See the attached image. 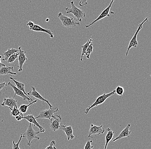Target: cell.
I'll return each instance as SVG.
<instances>
[{
	"label": "cell",
	"mask_w": 151,
	"mask_h": 149,
	"mask_svg": "<svg viewBox=\"0 0 151 149\" xmlns=\"http://www.w3.org/2000/svg\"><path fill=\"white\" fill-rule=\"evenodd\" d=\"M15 117V119L17 120L20 121H21L23 119V114L21 112H19Z\"/></svg>",
	"instance_id": "cell-30"
},
{
	"label": "cell",
	"mask_w": 151,
	"mask_h": 149,
	"mask_svg": "<svg viewBox=\"0 0 151 149\" xmlns=\"http://www.w3.org/2000/svg\"><path fill=\"white\" fill-rule=\"evenodd\" d=\"M8 74L17 75V73L14 72V67L4 66L0 68V76H7Z\"/></svg>",
	"instance_id": "cell-18"
},
{
	"label": "cell",
	"mask_w": 151,
	"mask_h": 149,
	"mask_svg": "<svg viewBox=\"0 0 151 149\" xmlns=\"http://www.w3.org/2000/svg\"><path fill=\"white\" fill-rule=\"evenodd\" d=\"M55 145V140H52L51 142L50 143V145L46 148L45 149H57L55 147L54 145Z\"/></svg>",
	"instance_id": "cell-31"
},
{
	"label": "cell",
	"mask_w": 151,
	"mask_h": 149,
	"mask_svg": "<svg viewBox=\"0 0 151 149\" xmlns=\"http://www.w3.org/2000/svg\"><path fill=\"white\" fill-rule=\"evenodd\" d=\"M31 88L32 89V91H29L28 93H27V95L28 96H32L35 98H36L40 100L42 102V103L46 102L50 106V108H52V106L50 104V103L49 101H47V100L43 98L39 93L37 92V91L36 90L34 86H31Z\"/></svg>",
	"instance_id": "cell-13"
},
{
	"label": "cell",
	"mask_w": 151,
	"mask_h": 149,
	"mask_svg": "<svg viewBox=\"0 0 151 149\" xmlns=\"http://www.w3.org/2000/svg\"><path fill=\"white\" fill-rule=\"evenodd\" d=\"M37 100L33 101L32 102L29 103L28 105L22 104V105H21L18 109L19 111V112H21L22 114H25L27 112L28 107L33 104H35L37 102Z\"/></svg>",
	"instance_id": "cell-23"
},
{
	"label": "cell",
	"mask_w": 151,
	"mask_h": 149,
	"mask_svg": "<svg viewBox=\"0 0 151 149\" xmlns=\"http://www.w3.org/2000/svg\"><path fill=\"white\" fill-rule=\"evenodd\" d=\"M93 49V43H91L90 44L89 46H88V48L87 49L84 55L88 59H89L90 58V56L91 53H92Z\"/></svg>",
	"instance_id": "cell-24"
},
{
	"label": "cell",
	"mask_w": 151,
	"mask_h": 149,
	"mask_svg": "<svg viewBox=\"0 0 151 149\" xmlns=\"http://www.w3.org/2000/svg\"><path fill=\"white\" fill-rule=\"evenodd\" d=\"M27 25L29 27V30L35 31V32H43L46 33L50 35L51 38H53L54 34L51 30L43 29L41 26H39L37 24H35L33 22L31 21L28 22V23L27 24Z\"/></svg>",
	"instance_id": "cell-7"
},
{
	"label": "cell",
	"mask_w": 151,
	"mask_h": 149,
	"mask_svg": "<svg viewBox=\"0 0 151 149\" xmlns=\"http://www.w3.org/2000/svg\"><path fill=\"white\" fill-rule=\"evenodd\" d=\"M48 21H49V19H46V22H48Z\"/></svg>",
	"instance_id": "cell-34"
},
{
	"label": "cell",
	"mask_w": 151,
	"mask_h": 149,
	"mask_svg": "<svg viewBox=\"0 0 151 149\" xmlns=\"http://www.w3.org/2000/svg\"><path fill=\"white\" fill-rule=\"evenodd\" d=\"M59 111L58 107H52L48 110H43L40 111L37 117L35 118L36 119H46L51 120L54 116L55 113Z\"/></svg>",
	"instance_id": "cell-6"
},
{
	"label": "cell",
	"mask_w": 151,
	"mask_h": 149,
	"mask_svg": "<svg viewBox=\"0 0 151 149\" xmlns=\"http://www.w3.org/2000/svg\"><path fill=\"white\" fill-rule=\"evenodd\" d=\"M115 132L112 131L110 128H108L107 129V134L105 136L106 138V143L105 145L104 149H106L107 145L109 143V141L113 139V136H114Z\"/></svg>",
	"instance_id": "cell-19"
},
{
	"label": "cell",
	"mask_w": 151,
	"mask_h": 149,
	"mask_svg": "<svg viewBox=\"0 0 151 149\" xmlns=\"http://www.w3.org/2000/svg\"><path fill=\"white\" fill-rule=\"evenodd\" d=\"M44 131H39L38 132H35L33 130L32 124L30 123L28 125V128L26 130V132L24 134H22V138H26L28 140V143L27 145L28 146H31V142L33 139H36L39 140L40 137L37 136L40 133L44 132Z\"/></svg>",
	"instance_id": "cell-3"
},
{
	"label": "cell",
	"mask_w": 151,
	"mask_h": 149,
	"mask_svg": "<svg viewBox=\"0 0 151 149\" xmlns=\"http://www.w3.org/2000/svg\"><path fill=\"white\" fill-rule=\"evenodd\" d=\"M59 130H63L65 133L68 140L74 139V136L73 135V130L71 126L66 125H61L59 127Z\"/></svg>",
	"instance_id": "cell-15"
},
{
	"label": "cell",
	"mask_w": 151,
	"mask_h": 149,
	"mask_svg": "<svg viewBox=\"0 0 151 149\" xmlns=\"http://www.w3.org/2000/svg\"><path fill=\"white\" fill-rule=\"evenodd\" d=\"M93 141L92 140H88L86 144L84 147V149H92L93 148V146H91V143Z\"/></svg>",
	"instance_id": "cell-29"
},
{
	"label": "cell",
	"mask_w": 151,
	"mask_h": 149,
	"mask_svg": "<svg viewBox=\"0 0 151 149\" xmlns=\"http://www.w3.org/2000/svg\"><path fill=\"white\" fill-rule=\"evenodd\" d=\"M2 56L1 55H0V68L2 67L5 66V64H3L1 63V60Z\"/></svg>",
	"instance_id": "cell-33"
},
{
	"label": "cell",
	"mask_w": 151,
	"mask_h": 149,
	"mask_svg": "<svg viewBox=\"0 0 151 149\" xmlns=\"http://www.w3.org/2000/svg\"><path fill=\"white\" fill-rule=\"evenodd\" d=\"M113 2H114V1H113V0L111 1V3H110L109 5L102 12V13L100 14V15L96 19L93 21V22H92L90 24H88V25H86V28H89V27L93 25L95 22L101 20L104 18L106 17H110V15H109V11H110V9H111V6H112V4H113Z\"/></svg>",
	"instance_id": "cell-8"
},
{
	"label": "cell",
	"mask_w": 151,
	"mask_h": 149,
	"mask_svg": "<svg viewBox=\"0 0 151 149\" xmlns=\"http://www.w3.org/2000/svg\"><path fill=\"white\" fill-rule=\"evenodd\" d=\"M103 125L101 126H98L91 124L90 128L89 134L88 137H91L92 136L99 135L101 134H103L104 133L105 130L103 129Z\"/></svg>",
	"instance_id": "cell-11"
},
{
	"label": "cell",
	"mask_w": 151,
	"mask_h": 149,
	"mask_svg": "<svg viewBox=\"0 0 151 149\" xmlns=\"http://www.w3.org/2000/svg\"><path fill=\"white\" fill-rule=\"evenodd\" d=\"M19 55L18 57V60L19 61V72H21L23 70V66L25 61L27 60V58L26 56V52L24 51L21 49V47H19L18 48Z\"/></svg>",
	"instance_id": "cell-10"
},
{
	"label": "cell",
	"mask_w": 151,
	"mask_h": 149,
	"mask_svg": "<svg viewBox=\"0 0 151 149\" xmlns=\"http://www.w3.org/2000/svg\"><path fill=\"white\" fill-rule=\"evenodd\" d=\"M116 93L115 92V90H113V91H111V92H109V93H104L103 95H101V96H99V97H98L97 99H96L95 101L94 102V103L92 104L91 106H88V108L86 109V111H85V114H88V112L91 109V108H93V107H97L99 106L100 104H102L104 103L105 101H106L108 98L110 97V96H113Z\"/></svg>",
	"instance_id": "cell-4"
},
{
	"label": "cell",
	"mask_w": 151,
	"mask_h": 149,
	"mask_svg": "<svg viewBox=\"0 0 151 149\" xmlns=\"http://www.w3.org/2000/svg\"><path fill=\"white\" fill-rule=\"evenodd\" d=\"M1 106H6L13 109L14 107L17 106V101L14 98L9 97L4 98V101L1 104Z\"/></svg>",
	"instance_id": "cell-14"
},
{
	"label": "cell",
	"mask_w": 151,
	"mask_h": 149,
	"mask_svg": "<svg viewBox=\"0 0 151 149\" xmlns=\"http://www.w3.org/2000/svg\"><path fill=\"white\" fill-rule=\"evenodd\" d=\"M19 54V53L18 52L16 53H15L14 54L12 55H11V56L9 57V58H8L7 61V63H9V64H11V63H14V61L16 60V59L18 58Z\"/></svg>",
	"instance_id": "cell-25"
},
{
	"label": "cell",
	"mask_w": 151,
	"mask_h": 149,
	"mask_svg": "<svg viewBox=\"0 0 151 149\" xmlns=\"http://www.w3.org/2000/svg\"><path fill=\"white\" fill-rule=\"evenodd\" d=\"M52 119L54 120H53L52 119H51L50 127L52 131L55 132L59 130L60 123L62 120V118L59 115H54Z\"/></svg>",
	"instance_id": "cell-12"
},
{
	"label": "cell",
	"mask_w": 151,
	"mask_h": 149,
	"mask_svg": "<svg viewBox=\"0 0 151 149\" xmlns=\"http://www.w3.org/2000/svg\"><path fill=\"white\" fill-rule=\"evenodd\" d=\"M58 16L63 26L66 28H72L80 25V22L74 19L72 17H69L63 15L61 12L58 13Z\"/></svg>",
	"instance_id": "cell-2"
},
{
	"label": "cell",
	"mask_w": 151,
	"mask_h": 149,
	"mask_svg": "<svg viewBox=\"0 0 151 149\" xmlns=\"http://www.w3.org/2000/svg\"><path fill=\"white\" fill-rule=\"evenodd\" d=\"M71 7H66V13L67 14H72L77 19V21L81 22L82 19L86 17V14L83 10L80 9L79 7L76 6L74 4V1H72L70 2Z\"/></svg>",
	"instance_id": "cell-1"
},
{
	"label": "cell",
	"mask_w": 151,
	"mask_h": 149,
	"mask_svg": "<svg viewBox=\"0 0 151 149\" xmlns=\"http://www.w3.org/2000/svg\"><path fill=\"white\" fill-rule=\"evenodd\" d=\"M115 90L116 93L119 96H122L124 93V89L122 87L119 86H117Z\"/></svg>",
	"instance_id": "cell-26"
},
{
	"label": "cell",
	"mask_w": 151,
	"mask_h": 149,
	"mask_svg": "<svg viewBox=\"0 0 151 149\" xmlns=\"http://www.w3.org/2000/svg\"><path fill=\"white\" fill-rule=\"evenodd\" d=\"M6 85H7L6 84V83L5 82L0 83V91L2 90V89L5 86H6Z\"/></svg>",
	"instance_id": "cell-32"
},
{
	"label": "cell",
	"mask_w": 151,
	"mask_h": 149,
	"mask_svg": "<svg viewBox=\"0 0 151 149\" xmlns=\"http://www.w3.org/2000/svg\"><path fill=\"white\" fill-rule=\"evenodd\" d=\"M22 134L20 135V137L19 139L18 142L16 144L15 143V140H14L13 142V149H20L19 147V145L22 139Z\"/></svg>",
	"instance_id": "cell-28"
},
{
	"label": "cell",
	"mask_w": 151,
	"mask_h": 149,
	"mask_svg": "<svg viewBox=\"0 0 151 149\" xmlns=\"http://www.w3.org/2000/svg\"><path fill=\"white\" fill-rule=\"evenodd\" d=\"M9 79L10 80H12L14 82V83L15 84L16 86V87L18 89H19L21 91H22L26 96H28V97H30L27 95V93H26L25 91V87H24V84L23 83H20V82L17 81H16L14 78H13L12 77H9Z\"/></svg>",
	"instance_id": "cell-20"
},
{
	"label": "cell",
	"mask_w": 151,
	"mask_h": 149,
	"mask_svg": "<svg viewBox=\"0 0 151 149\" xmlns=\"http://www.w3.org/2000/svg\"><path fill=\"white\" fill-rule=\"evenodd\" d=\"M7 85L11 87L13 89V90H14V98L16 96H18L22 97V99H23V101H27L29 103H31V101L32 102L33 101V99L32 98L26 96L22 91H21L19 89H18L16 86H15L13 84L11 83L10 82H8Z\"/></svg>",
	"instance_id": "cell-9"
},
{
	"label": "cell",
	"mask_w": 151,
	"mask_h": 149,
	"mask_svg": "<svg viewBox=\"0 0 151 149\" xmlns=\"http://www.w3.org/2000/svg\"><path fill=\"white\" fill-rule=\"evenodd\" d=\"M131 125L130 124H128L125 128L119 134V135L115 139L113 140V142H115L116 141L124 138V137H128L130 136L132 132L130 131L129 129L131 127Z\"/></svg>",
	"instance_id": "cell-16"
},
{
	"label": "cell",
	"mask_w": 151,
	"mask_h": 149,
	"mask_svg": "<svg viewBox=\"0 0 151 149\" xmlns=\"http://www.w3.org/2000/svg\"><path fill=\"white\" fill-rule=\"evenodd\" d=\"M18 50L14 49V48H11V49H9L6 51L5 52L3 53V55H4V58L3 59H1L2 61H7L8 58L12 55L18 52Z\"/></svg>",
	"instance_id": "cell-21"
},
{
	"label": "cell",
	"mask_w": 151,
	"mask_h": 149,
	"mask_svg": "<svg viewBox=\"0 0 151 149\" xmlns=\"http://www.w3.org/2000/svg\"><path fill=\"white\" fill-rule=\"evenodd\" d=\"M23 119L28 121V122L31 123V124H34V126H37L39 129V131H44L45 132V129L42 126H40V125L39 124L38 122L36 120L35 117H34L33 115H28L24 117Z\"/></svg>",
	"instance_id": "cell-17"
},
{
	"label": "cell",
	"mask_w": 151,
	"mask_h": 149,
	"mask_svg": "<svg viewBox=\"0 0 151 149\" xmlns=\"http://www.w3.org/2000/svg\"><path fill=\"white\" fill-rule=\"evenodd\" d=\"M148 21V18H146L140 24H139L136 32L135 33L134 35L133 36L132 39H131L130 42H129V44H128L127 52H126V54H125V55H126V56H127V55H128V53H129V50H130L131 48H137L138 45V42L137 40V36L138 34L139 33V31L142 29V25H143V24H144L145 22H147Z\"/></svg>",
	"instance_id": "cell-5"
},
{
	"label": "cell",
	"mask_w": 151,
	"mask_h": 149,
	"mask_svg": "<svg viewBox=\"0 0 151 149\" xmlns=\"http://www.w3.org/2000/svg\"><path fill=\"white\" fill-rule=\"evenodd\" d=\"M9 109L11 111V112H10V114L13 117H15L19 112V109H18L17 106L14 107L13 109H12V108H9Z\"/></svg>",
	"instance_id": "cell-27"
},
{
	"label": "cell",
	"mask_w": 151,
	"mask_h": 149,
	"mask_svg": "<svg viewBox=\"0 0 151 149\" xmlns=\"http://www.w3.org/2000/svg\"><path fill=\"white\" fill-rule=\"evenodd\" d=\"M92 39H89L88 40L87 42H86L85 44H84L83 46H81V48H82V53H81V58H80V61H83V56L84 55L85 53H86V50L88 48V46H89L90 44L91 43H92Z\"/></svg>",
	"instance_id": "cell-22"
}]
</instances>
